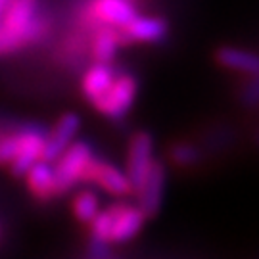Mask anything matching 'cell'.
I'll use <instances>...</instances> for the list:
<instances>
[{
    "mask_svg": "<svg viewBox=\"0 0 259 259\" xmlns=\"http://www.w3.org/2000/svg\"><path fill=\"white\" fill-rule=\"evenodd\" d=\"M42 33L45 18L38 16V0H6L0 16V56L35 42Z\"/></svg>",
    "mask_w": 259,
    "mask_h": 259,
    "instance_id": "cell-1",
    "label": "cell"
},
{
    "mask_svg": "<svg viewBox=\"0 0 259 259\" xmlns=\"http://www.w3.org/2000/svg\"><path fill=\"white\" fill-rule=\"evenodd\" d=\"M93 146L84 140H73L67 148L52 161L58 194L71 190L77 183H83L84 169L93 159Z\"/></svg>",
    "mask_w": 259,
    "mask_h": 259,
    "instance_id": "cell-2",
    "label": "cell"
},
{
    "mask_svg": "<svg viewBox=\"0 0 259 259\" xmlns=\"http://www.w3.org/2000/svg\"><path fill=\"white\" fill-rule=\"evenodd\" d=\"M137 96V79L129 73L115 75L110 87L94 100V108L110 119H121L131 110Z\"/></svg>",
    "mask_w": 259,
    "mask_h": 259,
    "instance_id": "cell-3",
    "label": "cell"
},
{
    "mask_svg": "<svg viewBox=\"0 0 259 259\" xmlns=\"http://www.w3.org/2000/svg\"><path fill=\"white\" fill-rule=\"evenodd\" d=\"M45 137L47 133L38 125H25L16 131V154L8 163L14 175L23 177L35 161L42 159Z\"/></svg>",
    "mask_w": 259,
    "mask_h": 259,
    "instance_id": "cell-4",
    "label": "cell"
},
{
    "mask_svg": "<svg viewBox=\"0 0 259 259\" xmlns=\"http://www.w3.org/2000/svg\"><path fill=\"white\" fill-rule=\"evenodd\" d=\"M154 139L148 133L140 131L137 133L129 144V154H127V171L125 175L131 183V192L137 194L142 186L146 175L150 173V167L154 163Z\"/></svg>",
    "mask_w": 259,
    "mask_h": 259,
    "instance_id": "cell-5",
    "label": "cell"
},
{
    "mask_svg": "<svg viewBox=\"0 0 259 259\" xmlns=\"http://www.w3.org/2000/svg\"><path fill=\"white\" fill-rule=\"evenodd\" d=\"M83 183H93L113 196L131 194V183L125 171H121L113 163L96 156H93V159L89 161V165L84 169Z\"/></svg>",
    "mask_w": 259,
    "mask_h": 259,
    "instance_id": "cell-6",
    "label": "cell"
},
{
    "mask_svg": "<svg viewBox=\"0 0 259 259\" xmlns=\"http://www.w3.org/2000/svg\"><path fill=\"white\" fill-rule=\"evenodd\" d=\"M165 183H167V171L165 165L161 161L154 159V163L150 167V173L146 175L142 186L137 192L139 198V207L144 213V217H154L157 215L161 202H163V194H165Z\"/></svg>",
    "mask_w": 259,
    "mask_h": 259,
    "instance_id": "cell-7",
    "label": "cell"
},
{
    "mask_svg": "<svg viewBox=\"0 0 259 259\" xmlns=\"http://www.w3.org/2000/svg\"><path fill=\"white\" fill-rule=\"evenodd\" d=\"M144 213L140 211L139 205L117 204L111 205V225L108 240L110 244H123L135 238L144 223Z\"/></svg>",
    "mask_w": 259,
    "mask_h": 259,
    "instance_id": "cell-8",
    "label": "cell"
},
{
    "mask_svg": "<svg viewBox=\"0 0 259 259\" xmlns=\"http://www.w3.org/2000/svg\"><path fill=\"white\" fill-rule=\"evenodd\" d=\"M81 127V119L77 113H64L56 121L54 129L47 133L45 137V146H42V159L54 161L71 142L75 140L77 133Z\"/></svg>",
    "mask_w": 259,
    "mask_h": 259,
    "instance_id": "cell-9",
    "label": "cell"
},
{
    "mask_svg": "<svg viewBox=\"0 0 259 259\" xmlns=\"http://www.w3.org/2000/svg\"><path fill=\"white\" fill-rule=\"evenodd\" d=\"M139 14L131 0H94L93 18L100 21L104 27L123 31V27ZM123 37V35H121Z\"/></svg>",
    "mask_w": 259,
    "mask_h": 259,
    "instance_id": "cell-10",
    "label": "cell"
},
{
    "mask_svg": "<svg viewBox=\"0 0 259 259\" xmlns=\"http://www.w3.org/2000/svg\"><path fill=\"white\" fill-rule=\"evenodd\" d=\"M165 33L167 25L163 19L140 14H137L121 31L125 42H157L165 37Z\"/></svg>",
    "mask_w": 259,
    "mask_h": 259,
    "instance_id": "cell-11",
    "label": "cell"
},
{
    "mask_svg": "<svg viewBox=\"0 0 259 259\" xmlns=\"http://www.w3.org/2000/svg\"><path fill=\"white\" fill-rule=\"evenodd\" d=\"M27 177V186L33 194L40 200H48L52 196L58 194V186H56V175L52 161L47 159H38L25 171Z\"/></svg>",
    "mask_w": 259,
    "mask_h": 259,
    "instance_id": "cell-12",
    "label": "cell"
},
{
    "mask_svg": "<svg viewBox=\"0 0 259 259\" xmlns=\"http://www.w3.org/2000/svg\"><path fill=\"white\" fill-rule=\"evenodd\" d=\"M115 77V69L111 67L108 62H94L83 75L81 81V89L87 100L94 102L98 96H102V93L110 87V83Z\"/></svg>",
    "mask_w": 259,
    "mask_h": 259,
    "instance_id": "cell-13",
    "label": "cell"
},
{
    "mask_svg": "<svg viewBox=\"0 0 259 259\" xmlns=\"http://www.w3.org/2000/svg\"><path fill=\"white\" fill-rule=\"evenodd\" d=\"M217 62L223 67H229L234 71H242V73L255 75L257 73V56L248 50H240V48L223 47L217 50Z\"/></svg>",
    "mask_w": 259,
    "mask_h": 259,
    "instance_id": "cell-14",
    "label": "cell"
},
{
    "mask_svg": "<svg viewBox=\"0 0 259 259\" xmlns=\"http://www.w3.org/2000/svg\"><path fill=\"white\" fill-rule=\"evenodd\" d=\"M121 42H125L121 33L117 29L111 27H104L100 29L96 35H94L93 40V56L94 62H108L110 64L111 60L117 54V48L121 47Z\"/></svg>",
    "mask_w": 259,
    "mask_h": 259,
    "instance_id": "cell-15",
    "label": "cell"
},
{
    "mask_svg": "<svg viewBox=\"0 0 259 259\" xmlns=\"http://www.w3.org/2000/svg\"><path fill=\"white\" fill-rule=\"evenodd\" d=\"M71 207H73L75 217H77L79 221L89 223L94 215L98 213V209H100V205H98V196L94 194V192H91V190H83V192L75 194Z\"/></svg>",
    "mask_w": 259,
    "mask_h": 259,
    "instance_id": "cell-16",
    "label": "cell"
},
{
    "mask_svg": "<svg viewBox=\"0 0 259 259\" xmlns=\"http://www.w3.org/2000/svg\"><path fill=\"white\" fill-rule=\"evenodd\" d=\"M171 157L177 165H192L200 159V152L192 146V144H185L179 142L171 148Z\"/></svg>",
    "mask_w": 259,
    "mask_h": 259,
    "instance_id": "cell-17",
    "label": "cell"
},
{
    "mask_svg": "<svg viewBox=\"0 0 259 259\" xmlns=\"http://www.w3.org/2000/svg\"><path fill=\"white\" fill-rule=\"evenodd\" d=\"M4 4H6V0H0V16H2V10H4Z\"/></svg>",
    "mask_w": 259,
    "mask_h": 259,
    "instance_id": "cell-18",
    "label": "cell"
}]
</instances>
